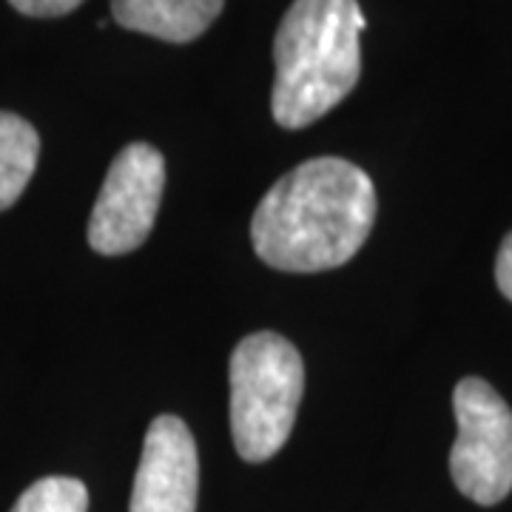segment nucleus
I'll return each mask as SVG.
<instances>
[{
	"label": "nucleus",
	"instance_id": "obj_1",
	"mask_svg": "<svg viewBox=\"0 0 512 512\" xmlns=\"http://www.w3.org/2000/svg\"><path fill=\"white\" fill-rule=\"evenodd\" d=\"M376 222V185L342 157L299 163L262 197L251 222L256 256L276 271L319 274L350 262Z\"/></svg>",
	"mask_w": 512,
	"mask_h": 512
},
{
	"label": "nucleus",
	"instance_id": "obj_2",
	"mask_svg": "<svg viewBox=\"0 0 512 512\" xmlns=\"http://www.w3.org/2000/svg\"><path fill=\"white\" fill-rule=\"evenodd\" d=\"M365 26L356 0H293L274 40L271 111L279 126H311L356 89Z\"/></svg>",
	"mask_w": 512,
	"mask_h": 512
},
{
	"label": "nucleus",
	"instance_id": "obj_3",
	"mask_svg": "<svg viewBox=\"0 0 512 512\" xmlns=\"http://www.w3.org/2000/svg\"><path fill=\"white\" fill-rule=\"evenodd\" d=\"M305 393L299 350L279 333H251L231 353V436L245 461L262 464L291 439Z\"/></svg>",
	"mask_w": 512,
	"mask_h": 512
},
{
	"label": "nucleus",
	"instance_id": "obj_4",
	"mask_svg": "<svg viewBox=\"0 0 512 512\" xmlns=\"http://www.w3.org/2000/svg\"><path fill=\"white\" fill-rule=\"evenodd\" d=\"M458 436L450 476L458 493L493 507L512 493V410L484 379H461L453 393Z\"/></svg>",
	"mask_w": 512,
	"mask_h": 512
},
{
	"label": "nucleus",
	"instance_id": "obj_5",
	"mask_svg": "<svg viewBox=\"0 0 512 512\" xmlns=\"http://www.w3.org/2000/svg\"><path fill=\"white\" fill-rule=\"evenodd\" d=\"M165 188L163 154L148 143H131L111 163L89 220V245L97 254L137 251L151 234Z\"/></svg>",
	"mask_w": 512,
	"mask_h": 512
},
{
	"label": "nucleus",
	"instance_id": "obj_6",
	"mask_svg": "<svg viewBox=\"0 0 512 512\" xmlns=\"http://www.w3.org/2000/svg\"><path fill=\"white\" fill-rule=\"evenodd\" d=\"M200 458L188 424L157 416L143 441L128 512H197Z\"/></svg>",
	"mask_w": 512,
	"mask_h": 512
},
{
	"label": "nucleus",
	"instance_id": "obj_7",
	"mask_svg": "<svg viewBox=\"0 0 512 512\" xmlns=\"http://www.w3.org/2000/svg\"><path fill=\"white\" fill-rule=\"evenodd\" d=\"M225 0H111V12L131 32L165 43H191L220 18Z\"/></svg>",
	"mask_w": 512,
	"mask_h": 512
},
{
	"label": "nucleus",
	"instance_id": "obj_8",
	"mask_svg": "<svg viewBox=\"0 0 512 512\" xmlns=\"http://www.w3.org/2000/svg\"><path fill=\"white\" fill-rule=\"evenodd\" d=\"M40 157V137L32 123L0 111V211L12 208L26 191Z\"/></svg>",
	"mask_w": 512,
	"mask_h": 512
},
{
	"label": "nucleus",
	"instance_id": "obj_9",
	"mask_svg": "<svg viewBox=\"0 0 512 512\" xmlns=\"http://www.w3.org/2000/svg\"><path fill=\"white\" fill-rule=\"evenodd\" d=\"M89 490L83 481L69 476H49L35 481L20 495L12 512H86Z\"/></svg>",
	"mask_w": 512,
	"mask_h": 512
},
{
	"label": "nucleus",
	"instance_id": "obj_10",
	"mask_svg": "<svg viewBox=\"0 0 512 512\" xmlns=\"http://www.w3.org/2000/svg\"><path fill=\"white\" fill-rule=\"evenodd\" d=\"M20 15L29 18H60L74 12L83 0H9Z\"/></svg>",
	"mask_w": 512,
	"mask_h": 512
},
{
	"label": "nucleus",
	"instance_id": "obj_11",
	"mask_svg": "<svg viewBox=\"0 0 512 512\" xmlns=\"http://www.w3.org/2000/svg\"><path fill=\"white\" fill-rule=\"evenodd\" d=\"M495 285L512 302V231L504 237L495 259Z\"/></svg>",
	"mask_w": 512,
	"mask_h": 512
}]
</instances>
